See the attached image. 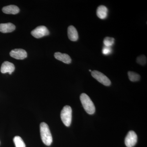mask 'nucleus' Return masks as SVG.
I'll use <instances>...</instances> for the list:
<instances>
[{
    "label": "nucleus",
    "mask_w": 147,
    "mask_h": 147,
    "mask_svg": "<svg viewBox=\"0 0 147 147\" xmlns=\"http://www.w3.org/2000/svg\"><path fill=\"white\" fill-rule=\"evenodd\" d=\"M61 118L66 126H70L72 119V110L70 106L66 105L63 107L61 112Z\"/></svg>",
    "instance_id": "3"
},
{
    "label": "nucleus",
    "mask_w": 147,
    "mask_h": 147,
    "mask_svg": "<svg viewBox=\"0 0 147 147\" xmlns=\"http://www.w3.org/2000/svg\"><path fill=\"white\" fill-rule=\"evenodd\" d=\"M14 70H15V66L14 65L7 61L4 62L1 67V71L3 74L8 72L9 74H11Z\"/></svg>",
    "instance_id": "8"
},
{
    "label": "nucleus",
    "mask_w": 147,
    "mask_h": 147,
    "mask_svg": "<svg viewBox=\"0 0 147 147\" xmlns=\"http://www.w3.org/2000/svg\"><path fill=\"white\" fill-rule=\"evenodd\" d=\"M2 11L6 14H16L19 12L20 9L16 5H9L3 7Z\"/></svg>",
    "instance_id": "13"
},
{
    "label": "nucleus",
    "mask_w": 147,
    "mask_h": 147,
    "mask_svg": "<svg viewBox=\"0 0 147 147\" xmlns=\"http://www.w3.org/2000/svg\"><path fill=\"white\" fill-rule=\"evenodd\" d=\"M11 57L16 59L23 60L27 57V53L22 49H15L11 50L9 53Z\"/></svg>",
    "instance_id": "7"
},
{
    "label": "nucleus",
    "mask_w": 147,
    "mask_h": 147,
    "mask_svg": "<svg viewBox=\"0 0 147 147\" xmlns=\"http://www.w3.org/2000/svg\"><path fill=\"white\" fill-rule=\"evenodd\" d=\"M115 42V39L113 38L106 37L103 40V44L106 47H110L113 46Z\"/></svg>",
    "instance_id": "16"
},
{
    "label": "nucleus",
    "mask_w": 147,
    "mask_h": 147,
    "mask_svg": "<svg viewBox=\"0 0 147 147\" xmlns=\"http://www.w3.org/2000/svg\"><path fill=\"white\" fill-rule=\"evenodd\" d=\"M40 133L41 139L46 146H50L53 142V137L49 126L47 123L42 122L40 123Z\"/></svg>",
    "instance_id": "1"
},
{
    "label": "nucleus",
    "mask_w": 147,
    "mask_h": 147,
    "mask_svg": "<svg viewBox=\"0 0 147 147\" xmlns=\"http://www.w3.org/2000/svg\"><path fill=\"white\" fill-rule=\"evenodd\" d=\"M137 136L133 131H129L125 140V144L127 147H134L137 144Z\"/></svg>",
    "instance_id": "6"
},
{
    "label": "nucleus",
    "mask_w": 147,
    "mask_h": 147,
    "mask_svg": "<svg viewBox=\"0 0 147 147\" xmlns=\"http://www.w3.org/2000/svg\"><path fill=\"white\" fill-rule=\"evenodd\" d=\"M112 50L111 47H106L104 46L102 48V53L104 55H108L112 52Z\"/></svg>",
    "instance_id": "18"
},
{
    "label": "nucleus",
    "mask_w": 147,
    "mask_h": 147,
    "mask_svg": "<svg viewBox=\"0 0 147 147\" xmlns=\"http://www.w3.org/2000/svg\"><path fill=\"white\" fill-rule=\"evenodd\" d=\"M16 147H26L23 139L19 136H16L13 139Z\"/></svg>",
    "instance_id": "15"
},
{
    "label": "nucleus",
    "mask_w": 147,
    "mask_h": 147,
    "mask_svg": "<svg viewBox=\"0 0 147 147\" xmlns=\"http://www.w3.org/2000/svg\"><path fill=\"white\" fill-rule=\"evenodd\" d=\"M49 34V31L45 26L37 27L31 32L32 35L37 38H40L42 37L48 35Z\"/></svg>",
    "instance_id": "5"
},
{
    "label": "nucleus",
    "mask_w": 147,
    "mask_h": 147,
    "mask_svg": "<svg viewBox=\"0 0 147 147\" xmlns=\"http://www.w3.org/2000/svg\"><path fill=\"white\" fill-rule=\"evenodd\" d=\"M129 79L132 82H138L140 79V76L139 74L133 71H129L128 72Z\"/></svg>",
    "instance_id": "14"
},
{
    "label": "nucleus",
    "mask_w": 147,
    "mask_h": 147,
    "mask_svg": "<svg viewBox=\"0 0 147 147\" xmlns=\"http://www.w3.org/2000/svg\"><path fill=\"white\" fill-rule=\"evenodd\" d=\"M54 56L57 59L66 64H69L71 63V58L67 54H62L59 52H57L55 53Z\"/></svg>",
    "instance_id": "10"
},
{
    "label": "nucleus",
    "mask_w": 147,
    "mask_h": 147,
    "mask_svg": "<svg viewBox=\"0 0 147 147\" xmlns=\"http://www.w3.org/2000/svg\"><path fill=\"white\" fill-rule=\"evenodd\" d=\"M108 9L105 6H99L96 10V15L98 17L101 19H104L107 18L108 14Z\"/></svg>",
    "instance_id": "12"
},
{
    "label": "nucleus",
    "mask_w": 147,
    "mask_h": 147,
    "mask_svg": "<svg viewBox=\"0 0 147 147\" xmlns=\"http://www.w3.org/2000/svg\"><path fill=\"white\" fill-rule=\"evenodd\" d=\"M15 28V26L11 23L0 24V32L3 33L11 32L13 31Z\"/></svg>",
    "instance_id": "11"
},
{
    "label": "nucleus",
    "mask_w": 147,
    "mask_h": 147,
    "mask_svg": "<svg viewBox=\"0 0 147 147\" xmlns=\"http://www.w3.org/2000/svg\"><path fill=\"white\" fill-rule=\"evenodd\" d=\"M67 34L69 38L72 41H76L79 38V35L77 30L74 26H69L67 29Z\"/></svg>",
    "instance_id": "9"
},
{
    "label": "nucleus",
    "mask_w": 147,
    "mask_h": 147,
    "mask_svg": "<svg viewBox=\"0 0 147 147\" xmlns=\"http://www.w3.org/2000/svg\"><path fill=\"white\" fill-rule=\"evenodd\" d=\"M80 100L85 111L90 115H93L95 112V107L89 96L85 93L80 96Z\"/></svg>",
    "instance_id": "2"
},
{
    "label": "nucleus",
    "mask_w": 147,
    "mask_h": 147,
    "mask_svg": "<svg viewBox=\"0 0 147 147\" xmlns=\"http://www.w3.org/2000/svg\"><path fill=\"white\" fill-rule=\"evenodd\" d=\"M92 76L98 82L105 86H110L111 84V81L107 76L103 74L97 70H93L91 72Z\"/></svg>",
    "instance_id": "4"
},
{
    "label": "nucleus",
    "mask_w": 147,
    "mask_h": 147,
    "mask_svg": "<svg viewBox=\"0 0 147 147\" xmlns=\"http://www.w3.org/2000/svg\"><path fill=\"white\" fill-rule=\"evenodd\" d=\"M137 62L139 64L142 65H145L147 63V58L144 55H141L137 57Z\"/></svg>",
    "instance_id": "17"
}]
</instances>
